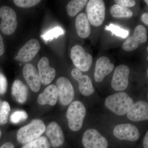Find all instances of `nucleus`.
<instances>
[{
    "label": "nucleus",
    "instance_id": "2f4dec72",
    "mask_svg": "<svg viewBox=\"0 0 148 148\" xmlns=\"http://www.w3.org/2000/svg\"><path fill=\"white\" fill-rule=\"evenodd\" d=\"M5 48L4 45L2 37L0 34V56L3 55L4 53Z\"/></svg>",
    "mask_w": 148,
    "mask_h": 148
},
{
    "label": "nucleus",
    "instance_id": "7c9ffc66",
    "mask_svg": "<svg viewBox=\"0 0 148 148\" xmlns=\"http://www.w3.org/2000/svg\"><path fill=\"white\" fill-rule=\"evenodd\" d=\"M7 80L3 74L0 73V95H3L7 89Z\"/></svg>",
    "mask_w": 148,
    "mask_h": 148
},
{
    "label": "nucleus",
    "instance_id": "e433bc0d",
    "mask_svg": "<svg viewBox=\"0 0 148 148\" xmlns=\"http://www.w3.org/2000/svg\"><path fill=\"white\" fill-rule=\"evenodd\" d=\"M2 136V131L0 129V139H1V137Z\"/></svg>",
    "mask_w": 148,
    "mask_h": 148
},
{
    "label": "nucleus",
    "instance_id": "473e14b6",
    "mask_svg": "<svg viewBox=\"0 0 148 148\" xmlns=\"http://www.w3.org/2000/svg\"><path fill=\"white\" fill-rule=\"evenodd\" d=\"M141 20L143 23L148 26V13L147 12H145L143 14V15L141 16Z\"/></svg>",
    "mask_w": 148,
    "mask_h": 148
},
{
    "label": "nucleus",
    "instance_id": "6e6552de",
    "mask_svg": "<svg viewBox=\"0 0 148 148\" xmlns=\"http://www.w3.org/2000/svg\"><path fill=\"white\" fill-rule=\"evenodd\" d=\"M82 143L84 148H108V142L98 130H86L83 135Z\"/></svg>",
    "mask_w": 148,
    "mask_h": 148
},
{
    "label": "nucleus",
    "instance_id": "ddd939ff",
    "mask_svg": "<svg viewBox=\"0 0 148 148\" xmlns=\"http://www.w3.org/2000/svg\"><path fill=\"white\" fill-rule=\"evenodd\" d=\"M71 75L74 79L77 82L79 88L83 95L88 96L94 92V88L90 77L86 75H83L79 70L76 68L71 71Z\"/></svg>",
    "mask_w": 148,
    "mask_h": 148
},
{
    "label": "nucleus",
    "instance_id": "9d476101",
    "mask_svg": "<svg viewBox=\"0 0 148 148\" xmlns=\"http://www.w3.org/2000/svg\"><path fill=\"white\" fill-rule=\"evenodd\" d=\"M113 134L119 140L130 142L138 141L140 136L138 128L130 123L118 125L114 128Z\"/></svg>",
    "mask_w": 148,
    "mask_h": 148
},
{
    "label": "nucleus",
    "instance_id": "72a5a7b5",
    "mask_svg": "<svg viewBox=\"0 0 148 148\" xmlns=\"http://www.w3.org/2000/svg\"><path fill=\"white\" fill-rule=\"evenodd\" d=\"M0 148H15V147L12 143L7 142L4 143L0 146Z\"/></svg>",
    "mask_w": 148,
    "mask_h": 148
},
{
    "label": "nucleus",
    "instance_id": "0eeeda50",
    "mask_svg": "<svg viewBox=\"0 0 148 148\" xmlns=\"http://www.w3.org/2000/svg\"><path fill=\"white\" fill-rule=\"evenodd\" d=\"M56 86L61 105L67 106L71 104L75 97V90L70 81L65 77H60L56 81Z\"/></svg>",
    "mask_w": 148,
    "mask_h": 148
},
{
    "label": "nucleus",
    "instance_id": "f704fd0d",
    "mask_svg": "<svg viewBox=\"0 0 148 148\" xmlns=\"http://www.w3.org/2000/svg\"><path fill=\"white\" fill-rule=\"evenodd\" d=\"M143 145L144 148H148V132H147L144 140H143Z\"/></svg>",
    "mask_w": 148,
    "mask_h": 148
},
{
    "label": "nucleus",
    "instance_id": "1a4fd4ad",
    "mask_svg": "<svg viewBox=\"0 0 148 148\" xmlns=\"http://www.w3.org/2000/svg\"><path fill=\"white\" fill-rule=\"evenodd\" d=\"M130 70L125 65H120L115 69L111 82V86L116 91L125 90L128 86Z\"/></svg>",
    "mask_w": 148,
    "mask_h": 148
},
{
    "label": "nucleus",
    "instance_id": "2eb2a0df",
    "mask_svg": "<svg viewBox=\"0 0 148 148\" xmlns=\"http://www.w3.org/2000/svg\"><path fill=\"white\" fill-rule=\"evenodd\" d=\"M114 65L108 57L102 56L97 59L94 71V79L96 82L103 81L106 76L112 71Z\"/></svg>",
    "mask_w": 148,
    "mask_h": 148
},
{
    "label": "nucleus",
    "instance_id": "f03ea898",
    "mask_svg": "<svg viewBox=\"0 0 148 148\" xmlns=\"http://www.w3.org/2000/svg\"><path fill=\"white\" fill-rule=\"evenodd\" d=\"M46 127L42 120H33L29 124L18 130L16 139L18 143L25 145L41 137L45 132Z\"/></svg>",
    "mask_w": 148,
    "mask_h": 148
},
{
    "label": "nucleus",
    "instance_id": "c85d7f7f",
    "mask_svg": "<svg viewBox=\"0 0 148 148\" xmlns=\"http://www.w3.org/2000/svg\"><path fill=\"white\" fill-rule=\"evenodd\" d=\"M15 5L20 8L32 7L40 2V0H14L13 1Z\"/></svg>",
    "mask_w": 148,
    "mask_h": 148
},
{
    "label": "nucleus",
    "instance_id": "aec40b11",
    "mask_svg": "<svg viewBox=\"0 0 148 148\" xmlns=\"http://www.w3.org/2000/svg\"><path fill=\"white\" fill-rule=\"evenodd\" d=\"M75 27L78 36L82 38H86L90 36L91 29L90 22L85 13H80L75 20Z\"/></svg>",
    "mask_w": 148,
    "mask_h": 148
},
{
    "label": "nucleus",
    "instance_id": "f257e3e1",
    "mask_svg": "<svg viewBox=\"0 0 148 148\" xmlns=\"http://www.w3.org/2000/svg\"><path fill=\"white\" fill-rule=\"evenodd\" d=\"M134 104L131 97L125 92H120L110 95L105 102V106L110 111L117 115L127 114Z\"/></svg>",
    "mask_w": 148,
    "mask_h": 148
},
{
    "label": "nucleus",
    "instance_id": "c9c22d12",
    "mask_svg": "<svg viewBox=\"0 0 148 148\" xmlns=\"http://www.w3.org/2000/svg\"><path fill=\"white\" fill-rule=\"evenodd\" d=\"M2 99H1V98H0V109L1 108V107L2 105Z\"/></svg>",
    "mask_w": 148,
    "mask_h": 148
},
{
    "label": "nucleus",
    "instance_id": "412c9836",
    "mask_svg": "<svg viewBox=\"0 0 148 148\" xmlns=\"http://www.w3.org/2000/svg\"><path fill=\"white\" fill-rule=\"evenodd\" d=\"M12 95L15 101L20 104H23L27 101L28 88L20 80L14 81L12 87Z\"/></svg>",
    "mask_w": 148,
    "mask_h": 148
},
{
    "label": "nucleus",
    "instance_id": "423d86ee",
    "mask_svg": "<svg viewBox=\"0 0 148 148\" xmlns=\"http://www.w3.org/2000/svg\"><path fill=\"white\" fill-rule=\"evenodd\" d=\"M0 17L2 19L0 25L1 31L7 35L13 34L17 26L15 11L10 7L3 6L0 8Z\"/></svg>",
    "mask_w": 148,
    "mask_h": 148
},
{
    "label": "nucleus",
    "instance_id": "a211bd4d",
    "mask_svg": "<svg viewBox=\"0 0 148 148\" xmlns=\"http://www.w3.org/2000/svg\"><path fill=\"white\" fill-rule=\"evenodd\" d=\"M38 67L41 83L48 85L52 82L55 77L56 71L54 68L49 66L48 58L46 57L41 58L38 63Z\"/></svg>",
    "mask_w": 148,
    "mask_h": 148
},
{
    "label": "nucleus",
    "instance_id": "4468645a",
    "mask_svg": "<svg viewBox=\"0 0 148 148\" xmlns=\"http://www.w3.org/2000/svg\"><path fill=\"white\" fill-rule=\"evenodd\" d=\"M45 132L53 147L58 148L64 145L65 141L64 132L57 123L51 122L46 127Z\"/></svg>",
    "mask_w": 148,
    "mask_h": 148
},
{
    "label": "nucleus",
    "instance_id": "dca6fc26",
    "mask_svg": "<svg viewBox=\"0 0 148 148\" xmlns=\"http://www.w3.org/2000/svg\"><path fill=\"white\" fill-rule=\"evenodd\" d=\"M23 75L26 82L32 91L37 92L41 87L40 79L38 73L34 65L27 64L23 69Z\"/></svg>",
    "mask_w": 148,
    "mask_h": 148
},
{
    "label": "nucleus",
    "instance_id": "6ab92c4d",
    "mask_svg": "<svg viewBox=\"0 0 148 148\" xmlns=\"http://www.w3.org/2000/svg\"><path fill=\"white\" fill-rule=\"evenodd\" d=\"M58 99V92L56 86L51 84L45 89L38 96V103L41 106L49 105L54 106Z\"/></svg>",
    "mask_w": 148,
    "mask_h": 148
},
{
    "label": "nucleus",
    "instance_id": "f8f14e48",
    "mask_svg": "<svg viewBox=\"0 0 148 148\" xmlns=\"http://www.w3.org/2000/svg\"><path fill=\"white\" fill-rule=\"evenodd\" d=\"M40 49L38 40L36 39H32L20 48L14 58L23 63L29 62L34 59Z\"/></svg>",
    "mask_w": 148,
    "mask_h": 148
},
{
    "label": "nucleus",
    "instance_id": "c756f323",
    "mask_svg": "<svg viewBox=\"0 0 148 148\" xmlns=\"http://www.w3.org/2000/svg\"><path fill=\"white\" fill-rule=\"evenodd\" d=\"M116 4L125 8L133 7L136 5V1L134 0H115Z\"/></svg>",
    "mask_w": 148,
    "mask_h": 148
},
{
    "label": "nucleus",
    "instance_id": "cd10ccee",
    "mask_svg": "<svg viewBox=\"0 0 148 148\" xmlns=\"http://www.w3.org/2000/svg\"><path fill=\"white\" fill-rule=\"evenodd\" d=\"M28 114L25 111L18 110L15 111L10 116V121L14 124H17L20 122L24 121L28 118Z\"/></svg>",
    "mask_w": 148,
    "mask_h": 148
},
{
    "label": "nucleus",
    "instance_id": "4c0bfd02",
    "mask_svg": "<svg viewBox=\"0 0 148 148\" xmlns=\"http://www.w3.org/2000/svg\"><path fill=\"white\" fill-rule=\"evenodd\" d=\"M144 1L146 3H147V4L148 5V1H147V0H145V1Z\"/></svg>",
    "mask_w": 148,
    "mask_h": 148
},
{
    "label": "nucleus",
    "instance_id": "9b49d317",
    "mask_svg": "<svg viewBox=\"0 0 148 148\" xmlns=\"http://www.w3.org/2000/svg\"><path fill=\"white\" fill-rule=\"evenodd\" d=\"M147 40V31L145 27L142 25L136 27L132 36L126 39L123 44V49L127 51H131L138 48L140 45L146 42Z\"/></svg>",
    "mask_w": 148,
    "mask_h": 148
},
{
    "label": "nucleus",
    "instance_id": "393cba45",
    "mask_svg": "<svg viewBox=\"0 0 148 148\" xmlns=\"http://www.w3.org/2000/svg\"><path fill=\"white\" fill-rule=\"evenodd\" d=\"M10 111V106L8 103L7 101H3L0 109V125H3L7 123Z\"/></svg>",
    "mask_w": 148,
    "mask_h": 148
},
{
    "label": "nucleus",
    "instance_id": "7ed1b4c3",
    "mask_svg": "<svg viewBox=\"0 0 148 148\" xmlns=\"http://www.w3.org/2000/svg\"><path fill=\"white\" fill-rule=\"evenodd\" d=\"M86 109L79 101L71 103L66 112V117L70 129L73 131H78L81 129L86 114Z\"/></svg>",
    "mask_w": 148,
    "mask_h": 148
},
{
    "label": "nucleus",
    "instance_id": "39448f33",
    "mask_svg": "<svg viewBox=\"0 0 148 148\" xmlns=\"http://www.w3.org/2000/svg\"><path fill=\"white\" fill-rule=\"evenodd\" d=\"M71 57L76 69L81 71H88L92 65L93 60L92 56L86 53L80 45H77L72 48Z\"/></svg>",
    "mask_w": 148,
    "mask_h": 148
},
{
    "label": "nucleus",
    "instance_id": "a878e982",
    "mask_svg": "<svg viewBox=\"0 0 148 148\" xmlns=\"http://www.w3.org/2000/svg\"><path fill=\"white\" fill-rule=\"evenodd\" d=\"M64 30L61 28L55 27L42 35L41 37L45 40L47 41L53 40L54 38H58L60 35L64 34Z\"/></svg>",
    "mask_w": 148,
    "mask_h": 148
},
{
    "label": "nucleus",
    "instance_id": "4be33fe9",
    "mask_svg": "<svg viewBox=\"0 0 148 148\" xmlns=\"http://www.w3.org/2000/svg\"><path fill=\"white\" fill-rule=\"evenodd\" d=\"M87 0H73L67 6V13L69 16L73 17L76 16L82 10L87 4Z\"/></svg>",
    "mask_w": 148,
    "mask_h": 148
},
{
    "label": "nucleus",
    "instance_id": "b1692460",
    "mask_svg": "<svg viewBox=\"0 0 148 148\" xmlns=\"http://www.w3.org/2000/svg\"><path fill=\"white\" fill-rule=\"evenodd\" d=\"M51 144L47 138L41 136L24 145L21 148H50Z\"/></svg>",
    "mask_w": 148,
    "mask_h": 148
},
{
    "label": "nucleus",
    "instance_id": "bb28decb",
    "mask_svg": "<svg viewBox=\"0 0 148 148\" xmlns=\"http://www.w3.org/2000/svg\"><path fill=\"white\" fill-rule=\"evenodd\" d=\"M106 30H108L117 36L125 38L129 34V32L126 30L122 29L118 26H116L114 24H110L109 26H106L105 28Z\"/></svg>",
    "mask_w": 148,
    "mask_h": 148
},
{
    "label": "nucleus",
    "instance_id": "5701e85b",
    "mask_svg": "<svg viewBox=\"0 0 148 148\" xmlns=\"http://www.w3.org/2000/svg\"><path fill=\"white\" fill-rule=\"evenodd\" d=\"M110 12L114 18H128L133 15L132 11L129 8H125L118 5L115 4L111 7Z\"/></svg>",
    "mask_w": 148,
    "mask_h": 148
},
{
    "label": "nucleus",
    "instance_id": "20e7f679",
    "mask_svg": "<svg viewBox=\"0 0 148 148\" xmlns=\"http://www.w3.org/2000/svg\"><path fill=\"white\" fill-rule=\"evenodd\" d=\"M106 6L103 0H90L86 6V16L92 26L98 27L105 21Z\"/></svg>",
    "mask_w": 148,
    "mask_h": 148
},
{
    "label": "nucleus",
    "instance_id": "f3484780",
    "mask_svg": "<svg viewBox=\"0 0 148 148\" xmlns=\"http://www.w3.org/2000/svg\"><path fill=\"white\" fill-rule=\"evenodd\" d=\"M127 116L129 119L133 122L148 120V103L140 101L134 103L127 112Z\"/></svg>",
    "mask_w": 148,
    "mask_h": 148
}]
</instances>
